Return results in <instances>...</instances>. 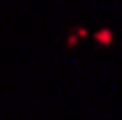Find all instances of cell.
I'll list each match as a JSON object with an SVG mask.
<instances>
[{"label":"cell","instance_id":"7a4b0ae2","mask_svg":"<svg viewBox=\"0 0 122 120\" xmlns=\"http://www.w3.org/2000/svg\"><path fill=\"white\" fill-rule=\"evenodd\" d=\"M75 42H78V37H75V34H70V37H68V47H73Z\"/></svg>","mask_w":122,"mask_h":120},{"label":"cell","instance_id":"6da1fadb","mask_svg":"<svg viewBox=\"0 0 122 120\" xmlns=\"http://www.w3.org/2000/svg\"><path fill=\"white\" fill-rule=\"evenodd\" d=\"M94 39H96V45H101V47H109L112 39H114V34H112V29H99L96 34H94Z\"/></svg>","mask_w":122,"mask_h":120}]
</instances>
